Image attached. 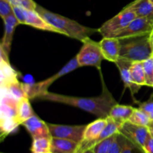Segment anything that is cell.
Segmentation results:
<instances>
[{"label":"cell","mask_w":153,"mask_h":153,"mask_svg":"<svg viewBox=\"0 0 153 153\" xmlns=\"http://www.w3.org/2000/svg\"><path fill=\"white\" fill-rule=\"evenodd\" d=\"M100 73L102 84V92L100 96L93 98L74 97L46 91L40 94L37 98L43 100H49L55 103L70 105L94 114L98 118H107L111 108L118 103L106 86L101 70H100Z\"/></svg>","instance_id":"obj_1"},{"label":"cell","mask_w":153,"mask_h":153,"mask_svg":"<svg viewBox=\"0 0 153 153\" xmlns=\"http://www.w3.org/2000/svg\"><path fill=\"white\" fill-rule=\"evenodd\" d=\"M35 10L48 23L59 30L62 34L77 39L82 42L88 38H90L94 32H98V29L85 26L76 21L53 13L39 4H37Z\"/></svg>","instance_id":"obj_2"},{"label":"cell","mask_w":153,"mask_h":153,"mask_svg":"<svg viewBox=\"0 0 153 153\" xmlns=\"http://www.w3.org/2000/svg\"><path fill=\"white\" fill-rule=\"evenodd\" d=\"M150 34L119 39L120 58L131 62H143L152 56Z\"/></svg>","instance_id":"obj_3"},{"label":"cell","mask_w":153,"mask_h":153,"mask_svg":"<svg viewBox=\"0 0 153 153\" xmlns=\"http://www.w3.org/2000/svg\"><path fill=\"white\" fill-rule=\"evenodd\" d=\"M78 68H79V65L78 64L76 57H74L72 59H70L59 71L57 72L55 75L50 76L48 79H46L43 81H40V82L33 84L22 83L24 90H25V93H26L27 96H28V98L29 99L37 98L42 93L48 91V88L55 80L61 78V76H64V75L67 74L70 72L73 71V70Z\"/></svg>","instance_id":"obj_4"},{"label":"cell","mask_w":153,"mask_h":153,"mask_svg":"<svg viewBox=\"0 0 153 153\" xmlns=\"http://www.w3.org/2000/svg\"><path fill=\"white\" fill-rule=\"evenodd\" d=\"M80 51L76 56L79 67L92 66L101 70L102 61L104 59L102 53L100 42H97L90 38L85 39Z\"/></svg>","instance_id":"obj_5"},{"label":"cell","mask_w":153,"mask_h":153,"mask_svg":"<svg viewBox=\"0 0 153 153\" xmlns=\"http://www.w3.org/2000/svg\"><path fill=\"white\" fill-rule=\"evenodd\" d=\"M136 17L135 14L131 9L125 7L119 14L104 22L98 28V32L103 38H114Z\"/></svg>","instance_id":"obj_6"},{"label":"cell","mask_w":153,"mask_h":153,"mask_svg":"<svg viewBox=\"0 0 153 153\" xmlns=\"http://www.w3.org/2000/svg\"><path fill=\"white\" fill-rule=\"evenodd\" d=\"M119 132L142 150L151 135L148 127L137 125L128 121L120 126Z\"/></svg>","instance_id":"obj_7"},{"label":"cell","mask_w":153,"mask_h":153,"mask_svg":"<svg viewBox=\"0 0 153 153\" xmlns=\"http://www.w3.org/2000/svg\"><path fill=\"white\" fill-rule=\"evenodd\" d=\"M52 137L62 138L73 140L80 144L83 140L87 125H67L47 123Z\"/></svg>","instance_id":"obj_8"},{"label":"cell","mask_w":153,"mask_h":153,"mask_svg":"<svg viewBox=\"0 0 153 153\" xmlns=\"http://www.w3.org/2000/svg\"><path fill=\"white\" fill-rule=\"evenodd\" d=\"M153 20L146 17H136L114 38L118 39L143 35L152 32Z\"/></svg>","instance_id":"obj_9"},{"label":"cell","mask_w":153,"mask_h":153,"mask_svg":"<svg viewBox=\"0 0 153 153\" xmlns=\"http://www.w3.org/2000/svg\"><path fill=\"white\" fill-rule=\"evenodd\" d=\"M107 124V118H99L93 122L90 123L86 126L85 133H84L83 140L79 146L78 150L90 149L94 147L96 140L101 134L102 131Z\"/></svg>","instance_id":"obj_10"},{"label":"cell","mask_w":153,"mask_h":153,"mask_svg":"<svg viewBox=\"0 0 153 153\" xmlns=\"http://www.w3.org/2000/svg\"><path fill=\"white\" fill-rule=\"evenodd\" d=\"M3 22L4 25V32L1 39V43L0 45V49L2 52L7 56H9V52L10 51L13 35L14 33L15 28L19 24V22L16 19L14 14L8 15L6 17L3 18Z\"/></svg>","instance_id":"obj_11"},{"label":"cell","mask_w":153,"mask_h":153,"mask_svg":"<svg viewBox=\"0 0 153 153\" xmlns=\"http://www.w3.org/2000/svg\"><path fill=\"white\" fill-rule=\"evenodd\" d=\"M104 59L116 62L120 58V43L117 38H103L100 41Z\"/></svg>","instance_id":"obj_12"},{"label":"cell","mask_w":153,"mask_h":153,"mask_svg":"<svg viewBox=\"0 0 153 153\" xmlns=\"http://www.w3.org/2000/svg\"><path fill=\"white\" fill-rule=\"evenodd\" d=\"M26 128L32 139L43 136H52L48 124L34 114L22 124Z\"/></svg>","instance_id":"obj_13"},{"label":"cell","mask_w":153,"mask_h":153,"mask_svg":"<svg viewBox=\"0 0 153 153\" xmlns=\"http://www.w3.org/2000/svg\"><path fill=\"white\" fill-rule=\"evenodd\" d=\"M131 63L132 62L120 58L115 62V64H117L118 69H119L121 78L124 83V86L125 88H129L131 94H132V97L134 98V94L139 91L141 86L137 85L133 82L131 74H130V66H131Z\"/></svg>","instance_id":"obj_14"},{"label":"cell","mask_w":153,"mask_h":153,"mask_svg":"<svg viewBox=\"0 0 153 153\" xmlns=\"http://www.w3.org/2000/svg\"><path fill=\"white\" fill-rule=\"evenodd\" d=\"M25 24L30 26H32L37 29L44 30L47 32H52L59 33L62 34V33L48 23L36 10H31L25 9Z\"/></svg>","instance_id":"obj_15"},{"label":"cell","mask_w":153,"mask_h":153,"mask_svg":"<svg viewBox=\"0 0 153 153\" xmlns=\"http://www.w3.org/2000/svg\"><path fill=\"white\" fill-rule=\"evenodd\" d=\"M126 7L131 9L137 17H146L153 20V3L150 0H134Z\"/></svg>","instance_id":"obj_16"},{"label":"cell","mask_w":153,"mask_h":153,"mask_svg":"<svg viewBox=\"0 0 153 153\" xmlns=\"http://www.w3.org/2000/svg\"><path fill=\"white\" fill-rule=\"evenodd\" d=\"M79 143L62 138L52 137V153H76Z\"/></svg>","instance_id":"obj_17"},{"label":"cell","mask_w":153,"mask_h":153,"mask_svg":"<svg viewBox=\"0 0 153 153\" xmlns=\"http://www.w3.org/2000/svg\"><path fill=\"white\" fill-rule=\"evenodd\" d=\"M134 110V107L133 106L117 104L111 108L108 116L122 125L124 122L128 121Z\"/></svg>","instance_id":"obj_18"},{"label":"cell","mask_w":153,"mask_h":153,"mask_svg":"<svg viewBox=\"0 0 153 153\" xmlns=\"http://www.w3.org/2000/svg\"><path fill=\"white\" fill-rule=\"evenodd\" d=\"M34 111L29 102V98L25 97L18 103L16 108V120L19 124H22L24 122L34 116Z\"/></svg>","instance_id":"obj_19"},{"label":"cell","mask_w":153,"mask_h":153,"mask_svg":"<svg viewBox=\"0 0 153 153\" xmlns=\"http://www.w3.org/2000/svg\"><path fill=\"white\" fill-rule=\"evenodd\" d=\"M52 148V136H43L33 139L31 151L32 153H48Z\"/></svg>","instance_id":"obj_20"},{"label":"cell","mask_w":153,"mask_h":153,"mask_svg":"<svg viewBox=\"0 0 153 153\" xmlns=\"http://www.w3.org/2000/svg\"><path fill=\"white\" fill-rule=\"evenodd\" d=\"M130 74L133 82L139 86H146V77L143 62H133L130 66Z\"/></svg>","instance_id":"obj_21"},{"label":"cell","mask_w":153,"mask_h":153,"mask_svg":"<svg viewBox=\"0 0 153 153\" xmlns=\"http://www.w3.org/2000/svg\"><path fill=\"white\" fill-rule=\"evenodd\" d=\"M120 124H118V123L117 122H115L113 118L108 116L107 124H106L105 127V128L103 129V130L102 131L100 136H99L98 139L96 140L94 146L97 143H98V142H100V141L106 139V138H108L110 137V136L117 134L118 132H119V129L120 128Z\"/></svg>","instance_id":"obj_22"},{"label":"cell","mask_w":153,"mask_h":153,"mask_svg":"<svg viewBox=\"0 0 153 153\" xmlns=\"http://www.w3.org/2000/svg\"><path fill=\"white\" fill-rule=\"evenodd\" d=\"M150 121L151 120L149 116L144 111L140 110V108H134L132 115L128 119V122L133 123V124L140 126H145V127H148Z\"/></svg>","instance_id":"obj_23"},{"label":"cell","mask_w":153,"mask_h":153,"mask_svg":"<svg viewBox=\"0 0 153 153\" xmlns=\"http://www.w3.org/2000/svg\"><path fill=\"white\" fill-rule=\"evenodd\" d=\"M117 134H116L113 135V136H110L108 138H106V139L100 141V142L96 144L93 147V152H94V153H108L111 146V144L114 141Z\"/></svg>","instance_id":"obj_24"},{"label":"cell","mask_w":153,"mask_h":153,"mask_svg":"<svg viewBox=\"0 0 153 153\" xmlns=\"http://www.w3.org/2000/svg\"><path fill=\"white\" fill-rule=\"evenodd\" d=\"M143 69L146 77V86H153V56L143 62Z\"/></svg>","instance_id":"obj_25"},{"label":"cell","mask_w":153,"mask_h":153,"mask_svg":"<svg viewBox=\"0 0 153 153\" xmlns=\"http://www.w3.org/2000/svg\"><path fill=\"white\" fill-rule=\"evenodd\" d=\"M126 142V138L120 132H118L108 153H121Z\"/></svg>","instance_id":"obj_26"},{"label":"cell","mask_w":153,"mask_h":153,"mask_svg":"<svg viewBox=\"0 0 153 153\" xmlns=\"http://www.w3.org/2000/svg\"><path fill=\"white\" fill-rule=\"evenodd\" d=\"M13 5L8 0H0V16L4 18L13 14Z\"/></svg>","instance_id":"obj_27"},{"label":"cell","mask_w":153,"mask_h":153,"mask_svg":"<svg viewBox=\"0 0 153 153\" xmlns=\"http://www.w3.org/2000/svg\"><path fill=\"white\" fill-rule=\"evenodd\" d=\"M153 95L151 96V98L149 99L147 101L139 103V108L144 111L148 116L151 121H153Z\"/></svg>","instance_id":"obj_28"},{"label":"cell","mask_w":153,"mask_h":153,"mask_svg":"<svg viewBox=\"0 0 153 153\" xmlns=\"http://www.w3.org/2000/svg\"><path fill=\"white\" fill-rule=\"evenodd\" d=\"M13 11L16 19L19 22V24H25V8L20 7V6L13 5Z\"/></svg>","instance_id":"obj_29"},{"label":"cell","mask_w":153,"mask_h":153,"mask_svg":"<svg viewBox=\"0 0 153 153\" xmlns=\"http://www.w3.org/2000/svg\"><path fill=\"white\" fill-rule=\"evenodd\" d=\"M138 150L142 149H140L137 146L134 145L133 142H131V141L126 139V142L125 145H124L123 148L121 153H135L136 151H138Z\"/></svg>","instance_id":"obj_30"},{"label":"cell","mask_w":153,"mask_h":153,"mask_svg":"<svg viewBox=\"0 0 153 153\" xmlns=\"http://www.w3.org/2000/svg\"><path fill=\"white\" fill-rule=\"evenodd\" d=\"M143 151L144 152V153H153V136L152 134L146 141Z\"/></svg>","instance_id":"obj_31"},{"label":"cell","mask_w":153,"mask_h":153,"mask_svg":"<svg viewBox=\"0 0 153 153\" xmlns=\"http://www.w3.org/2000/svg\"><path fill=\"white\" fill-rule=\"evenodd\" d=\"M76 153H93V148H90V149L83 150V151H80V150H77Z\"/></svg>","instance_id":"obj_32"},{"label":"cell","mask_w":153,"mask_h":153,"mask_svg":"<svg viewBox=\"0 0 153 153\" xmlns=\"http://www.w3.org/2000/svg\"><path fill=\"white\" fill-rule=\"evenodd\" d=\"M148 128H149L150 133L153 134V121H150L149 125H148Z\"/></svg>","instance_id":"obj_33"},{"label":"cell","mask_w":153,"mask_h":153,"mask_svg":"<svg viewBox=\"0 0 153 153\" xmlns=\"http://www.w3.org/2000/svg\"><path fill=\"white\" fill-rule=\"evenodd\" d=\"M150 40H151V44H152V56H153V30L152 31L150 34Z\"/></svg>","instance_id":"obj_34"},{"label":"cell","mask_w":153,"mask_h":153,"mask_svg":"<svg viewBox=\"0 0 153 153\" xmlns=\"http://www.w3.org/2000/svg\"><path fill=\"white\" fill-rule=\"evenodd\" d=\"M150 1H151V2H152L153 3V0H150Z\"/></svg>","instance_id":"obj_35"},{"label":"cell","mask_w":153,"mask_h":153,"mask_svg":"<svg viewBox=\"0 0 153 153\" xmlns=\"http://www.w3.org/2000/svg\"><path fill=\"white\" fill-rule=\"evenodd\" d=\"M48 153H52V152H48Z\"/></svg>","instance_id":"obj_36"},{"label":"cell","mask_w":153,"mask_h":153,"mask_svg":"<svg viewBox=\"0 0 153 153\" xmlns=\"http://www.w3.org/2000/svg\"><path fill=\"white\" fill-rule=\"evenodd\" d=\"M152 136H153V134H152Z\"/></svg>","instance_id":"obj_37"},{"label":"cell","mask_w":153,"mask_h":153,"mask_svg":"<svg viewBox=\"0 0 153 153\" xmlns=\"http://www.w3.org/2000/svg\"><path fill=\"white\" fill-rule=\"evenodd\" d=\"M93 153H94V152H93Z\"/></svg>","instance_id":"obj_38"},{"label":"cell","mask_w":153,"mask_h":153,"mask_svg":"<svg viewBox=\"0 0 153 153\" xmlns=\"http://www.w3.org/2000/svg\"><path fill=\"white\" fill-rule=\"evenodd\" d=\"M152 87H153V86H152Z\"/></svg>","instance_id":"obj_39"}]
</instances>
